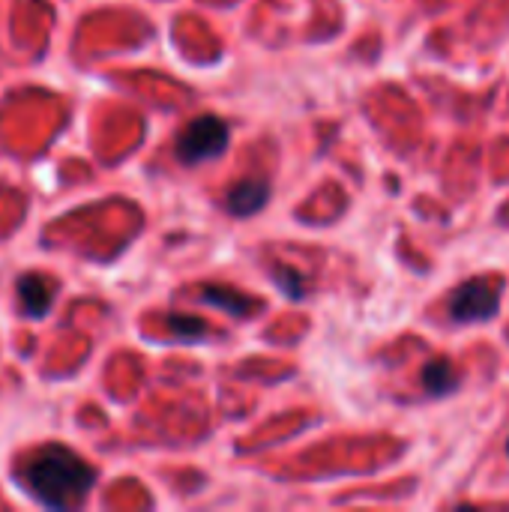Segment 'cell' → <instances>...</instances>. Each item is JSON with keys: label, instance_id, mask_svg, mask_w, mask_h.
Instances as JSON below:
<instances>
[{"label": "cell", "instance_id": "30bf717a", "mask_svg": "<svg viewBox=\"0 0 509 512\" xmlns=\"http://www.w3.org/2000/svg\"><path fill=\"white\" fill-rule=\"evenodd\" d=\"M507 453H509V444H507Z\"/></svg>", "mask_w": 509, "mask_h": 512}, {"label": "cell", "instance_id": "3957f363", "mask_svg": "<svg viewBox=\"0 0 509 512\" xmlns=\"http://www.w3.org/2000/svg\"><path fill=\"white\" fill-rule=\"evenodd\" d=\"M501 309V288L489 279L462 282L450 294V318L456 324H477L495 318Z\"/></svg>", "mask_w": 509, "mask_h": 512}, {"label": "cell", "instance_id": "8992f818", "mask_svg": "<svg viewBox=\"0 0 509 512\" xmlns=\"http://www.w3.org/2000/svg\"><path fill=\"white\" fill-rule=\"evenodd\" d=\"M198 300H201V303H210V306H216V309H222V312H228L231 318H246V315H252V312L261 309V303H258L255 297L240 294V291L225 288V285H204Z\"/></svg>", "mask_w": 509, "mask_h": 512}, {"label": "cell", "instance_id": "277c9868", "mask_svg": "<svg viewBox=\"0 0 509 512\" xmlns=\"http://www.w3.org/2000/svg\"><path fill=\"white\" fill-rule=\"evenodd\" d=\"M54 282L42 273H21L15 279V300H18V315L30 318V321H42L48 318L51 306H54Z\"/></svg>", "mask_w": 509, "mask_h": 512}, {"label": "cell", "instance_id": "6da1fadb", "mask_svg": "<svg viewBox=\"0 0 509 512\" xmlns=\"http://www.w3.org/2000/svg\"><path fill=\"white\" fill-rule=\"evenodd\" d=\"M12 480L33 504L63 512L90 498L99 471L63 444H42L12 468Z\"/></svg>", "mask_w": 509, "mask_h": 512}, {"label": "cell", "instance_id": "5b68a950", "mask_svg": "<svg viewBox=\"0 0 509 512\" xmlns=\"http://www.w3.org/2000/svg\"><path fill=\"white\" fill-rule=\"evenodd\" d=\"M267 198H270V183L267 180H240L225 195V207L234 216H255L258 210H264Z\"/></svg>", "mask_w": 509, "mask_h": 512}, {"label": "cell", "instance_id": "ba28073f", "mask_svg": "<svg viewBox=\"0 0 509 512\" xmlns=\"http://www.w3.org/2000/svg\"><path fill=\"white\" fill-rule=\"evenodd\" d=\"M165 327H168L171 336L180 339V342H201V339L210 333L207 321L192 318V315H168V318H165Z\"/></svg>", "mask_w": 509, "mask_h": 512}, {"label": "cell", "instance_id": "7a4b0ae2", "mask_svg": "<svg viewBox=\"0 0 509 512\" xmlns=\"http://www.w3.org/2000/svg\"><path fill=\"white\" fill-rule=\"evenodd\" d=\"M228 141H231L228 123L216 114H201L177 135L174 156L183 165H201V162L219 159L228 150Z\"/></svg>", "mask_w": 509, "mask_h": 512}, {"label": "cell", "instance_id": "52a82bcc", "mask_svg": "<svg viewBox=\"0 0 509 512\" xmlns=\"http://www.w3.org/2000/svg\"><path fill=\"white\" fill-rule=\"evenodd\" d=\"M459 372H456V366L447 360V357H438V360H432L426 369H423V387H426V393L429 396H450L456 387H459Z\"/></svg>", "mask_w": 509, "mask_h": 512}, {"label": "cell", "instance_id": "9c48e42d", "mask_svg": "<svg viewBox=\"0 0 509 512\" xmlns=\"http://www.w3.org/2000/svg\"><path fill=\"white\" fill-rule=\"evenodd\" d=\"M273 279H276V285L285 291V297H291V300H303L306 288H303V276H300L297 270H291V267H276Z\"/></svg>", "mask_w": 509, "mask_h": 512}]
</instances>
